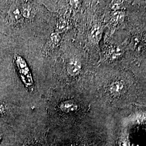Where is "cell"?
<instances>
[{
    "label": "cell",
    "instance_id": "1",
    "mask_svg": "<svg viewBox=\"0 0 146 146\" xmlns=\"http://www.w3.org/2000/svg\"><path fill=\"white\" fill-rule=\"evenodd\" d=\"M15 61L23 82L27 87H31L33 84V78L26 61L19 56L16 57Z\"/></svg>",
    "mask_w": 146,
    "mask_h": 146
},
{
    "label": "cell",
    "instance_id": "6",
    "mask_svg": "<svg viewBox=\"0 0 146 146\" xmlns=\"http://www.w3.org/2000/svg\"><path fill=\"white\" fill-rule=\"evenodd\" d=\"M11 15L13 16V18L18 20L20 17V11L19 8L15 6H12L11 8Z\"/></svg>",
    "mask_w": 146,
    "mask_h": 146
},
{
    "label": "cell",
    "instance_id": "2",
    "mask_svg": "<svg viewBox=\"0 0 146 146\" xmlns=\"http://www.w3.org/2000/svg\"><path fill=\"white\" fill-rule=\"evenodd\" d=\"M81 63L78 58L70 60L67 64V72L71 76H76L80 73Z\"/></svg>",
    "mask_w": 146,
    "mask_h": 146
},
{
    "label": "cell",
    "instance_id": "3",
    "mask_svg": "<svg viewBox=\"0 0 146 146\" xmlns=\"http://www.w3.org/2000/svg\"><path fill=\"white\" fill-rule=\"evenodd\" d=\"M125 89V84L122 81H117L110 85V93L114 96H118L122 94Z\"/></svg>",
    "mask_w": 146,
    "mask_h": 146
},
{
    "label": "cell",
    "instance_id": "7",
    "mask_svg": "<svg viewBox=\"0 0 146 146\" xmlns=\"http://www.w3.org/2000/svg\"><path fill=\"white\" fill-rule=\"evenodd\" d=\"M31 8L29 7H26L23 8L22 14L23 16L26 18H29L31 16Z\"/></svg>",
    "mask_w": 146,
    "mask_h": 146
},
{
    "label": "cell",
    "instance_id": "8",
    "mask_svg": "<svg viewBox=\"0 0 146 146\" xmlns=\"http://www.w3.org/2000/svg\"><path fill=\"white\" fill-rule=\"evenodd\" d=\"M3 110H4V108H3V106L0 104V114L3 111Z\"/></svg>",
    "mask_w": 146,
    "mask_h": 146
},
{
    "label": "cell",
    "instance_id": "5",
    "mask_svg": "<svg viewBox=\"0 0 146 146\" xmlns=\"http://www.w3.org/2000/svg\"><path fill=\"white\" fill-rule=\"evenodd\" d=\"M102 35V29L99 26L93 28L90 33V38L94 42H99Z\"/></svg>",
    "mask_w": 146,
    "mask_h": 146
},
{
    "label": "cell",
    "instance_id": "4",
    "mask_svg": "<svg viewBox=\"0 0 146 146\" xmlns=\"http://www.w3.org/2000/svg\"><path fill=\"white\" fill-rule=\"evenodd\" d=\"M60 109L65 113H70L76 111L78 108V106L72 101H66L60 104Z\"/></svg>",
    "mask_w": 146,
    "mask_h": 146
}]
</instances>
